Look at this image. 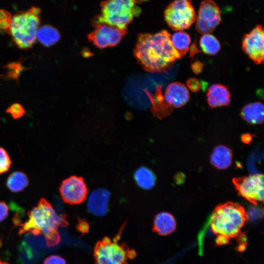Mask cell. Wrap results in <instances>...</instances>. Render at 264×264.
Wrapping results in <instances>:
<instances>
[{"mask_svg": "<svg viewBox=\"0 0 264 264\" xmlns=\"http://www.w3.org/2000/svg\"><path fill=\"white\" fill-rule=\"evenodd\" d=\"M133 54L143 68L150 72H166L180 59L172 45L170 34L166 30L139 34Z\"/></svg>", "mask_w": 264, "mask_h": 264, "instance_id": "cell-1", "label": "cell"}, {"mask_svg": "<svg viewBox=\"0 0 264 264\" xmlns=\"http://www.w3.org/2000/svg\"><path fill=\"white\" fill-rule=\"evenodd\" d=\"M27 215V220L19 225V235L26 233L34 236L43 234L48 247H54L59 243L61 238L58 228L65 227L68 224L65 215L58 214L44 198H41Z\"/></svg>", "mask_w": 264, "mask_h": 264, "instance_id": "cell-2", "label": "cell"}, {"mask_svg": "<svg viewBox=\"0 0 264 264\" xmlns=\"http://www.w3.org/2000/svg\"><path fill=\"white\" fill-rule=\"evenodd\" d=\"M248 220V214L242 206L227 202L215 208L208 224L214 234L231 239L236 237Z\"/></svg>", "mask_w": 264, "mask_h": 264, "instance_id": "cell-3", "label": "cell"}, {"mask_svg": "<svg viewBox=\"0 0 264 264\" xmlns=\"http://www.w3.org/2000/svg\"><path fill=\"white\" fill-rule=\"evenodd\" d=\"M141 0H106L101 3V12L93 19L92 25L106 24L122 30L134 18L138 16L141 9L138 5Z\"/></svg>", "mask_w": 264, "mask_h": 264, "instance_id": "cell-4", "label": "cell"}, {"mask_svg": "<svg viewBox=\"0 0 264 264\" xmlns=\"http://www.w3.org/2000/svg\"><path fill=\"white\" fill-rule=\"evenodd\" d=\"M40 13L41 9L33 6L12 17L9 34L19 48L28 49L33 45L39 27Z\"/></svg>", "mask_w": 264, "mask_h": 264, "instance_id": "cell-5", "label": "cell"}, {"mask_svg": "<svg viewBox=\"0 0 264 264\" xmlns=\"http://www.w3.org/2000/svg\"><path fill=\"white\" fill-rule=\"evenodd\" d=\"M124 225L112 239L105 237L96 242L94 248L96 264H128L129 260L135 257L133 249L125 242H119Z\"/></svg>", "mask_w": 264, "mask_h": 264, "instance_id": "cell-6", "label": "cell"}, {"mask_svg": "<svg viewBox=\"0 0 264 264\" xmlns=\"http://www.w3.org/2000/svg\"><path fill=\"white\" fill-rule=\"evenodd\" d=\"M196 18V12L191 0H175L164 11L166 22L174 30L189 28Z\"/></svg>", "mask_w": 264, "mask_h": 264, "instance_id": "cell-7", "label": "cell"}, {"mask_svg": "<svg viewBox=\"0 0 264 264\" xmlns=\"http://www.w3.org/2000/svg\"><path fill=\"white\" fill-rule=\"evenodd\" d=\"M232 181L239 196L253 204H264V174L235 177Z\"/></svg>", "mask_w": 264, "mask_h": 264, "instance_id": "cell-8", "label": "cell"}, {"mask_svg": "<svg viewBox=\"0 0 264 264\" xmlns=\"http://www.w3.org/2000/svg\"><path fill=\"white\" fill-rule=\"evenodd\" d=\"M243 52L254 63L264 64V27L257 25L242 38Z\"/></svg>", "mask_w": 264, "mask_h": 264, "instance_id": "cell-9", "label": "cell"}, {"mask_svg": "<svg viewBox=\"0 0 264 264\" xmlns=\"http://www.w3.org/2000/svg\"><path fill=\"white\" fill-rule=\"evenodd\" d=\"M94 30L88 36V40L99 48L114 46L118 44L127 33L122 30L106 24L94 25Z\"/></svg>", "mask_w": 264, "mask_h": 264, "instance_id": "cell-10", "label": "cell"}, {"mask_svg": "<svg viewBox=\"0 0 264 264\" xmlns=\"http://www.w3.org/2000/svg\"><path fill=\"white\" fill-rule=\"evenodd\" d=\"M221 22L220 10L212 0H204L200 5L196 28L200 34L212 32Z\"/></svg>", "mask_w": 264, "mask_h": 264, "instance_id": "cell-11", "label": "cell"}, {"mask_svg": "<svg viewBox=\"0 0 264 264\" xmlns=\"http://www.w3.org/2000/svg\"><path fill=\"white\" fill-rule=\"evenodd\" d=\"M59 192L66 203L71 205L78 204L85 199L88 189L82 177L72 176L63 181Z\"/></svg>", "mask_w": 264, "mask_h": 264, "instance_id": "cell-12", "label": "cell"}, {"mask_svg": "<svg viewBox=\"0 0 264 264\" xmlns=\"http://www.w3.org/2000/svg\"><path fill=\"white\" fill-rule=\"evenodd\" d=\"M164 97L173 108H179L188 102L190 94L185 85L179 82H173L167 87Z\"/></svg>", "mask_w": 264, "mask_h": 264, "instance_id": "cell-13", "label": "cell"}, {"mask_svg": "<svg viewBox=\"0 0 264 264\" xmlns=\"http://www.w3.org/2000/svg\"><path fill=\"white\" fill-rule=\"evenodd\" d=\"M109 192L105 189L98 188L93 190L89 196L87 207L88 211L97 216H103L108 210Z\"/></svg>", "mask_w": 264, "mask_h": 264, "instance_id": "cell-14", "label": "cell"}, {"mask_svg": "<svg viewBox=\"0 0 264 264\" xmlns=\"http://www.w3.org/2000/svg\"><path fill=\"white\" fill-rule=\"evenodd\" d=\"M207 102L211 108L228 106L231 101V94L228 88L220 84H214L208 88Z\"/></svg>", "mask_w": 264, "mask_h": 264, "instance_id": "cell-15", "label": "cell"}, {"mask_svg": "<svg viewBox=\"0 0 264 264\" xmlns=\"http://www.w3.org/2000/svg\"><path fill=\"white\" fill-rule=\"evenodd\" d=\"M242 118L252 125H258L264 122V104L256 101L244 105L240 112Z\"/></svg>", "mask_w": 264, "mask_h": 264, "instance_id": "cell-16", "label": "cell"}, {"mask_svg": "<svg viewBox=\"0 0 264 264\" xmlns=\"http://www.w3.org/2000/svg\"><path fill=\"white\" fill-rule=\"evenodd\" d=\"M161 90L162 86L157 85L153 95L148 93L152 104V112L154 116L159 119L169 115L173 110V107L165 100Z\"/></svg>", "mask_w": 264, "mask_h": 264, "instance_id": "cell-17", "label": "cell"}, {"mask_svg": "<svg viewBox=\"0 0 264 264\" xmlns=\"http://www.w3.org/2000/svg\"><path fill=\"white\" fill-rule=\"evenodd\" d=\"M153 224L154 231L162 236L172 233L176 228L175 219L167 212L158 214L154 219Z\"/></svg>", "mask_w": 264, "mask_h": 264, "instance_id": "cell-18", "label": "cell"}, {"mask_svg": "<svg viewBox=\"0 0 264 264\" xmlns=\"http://www.w3.org/2000/svg\"><path fill=\"white\" fill-rule=\"evenodd\" d=\"M211 163L219 170H224L229 167L232 163V151L224 145H219L215 148L211 155Z\"/></svg>", "mask_w": 264, "mask_h": 264, "instance_id": "cell-19", "label": "cell"}, {"mask_svg": "<svg viewBox=\"0 0 264 264\" xmlns=\"http://www.w3.org/2000/svg\"><path fill=\"white\" fill-rule=\"evenodd\" d=\"M60 37L58 30L49 25H44L39 27L36 35L38 41L46 46L54 45L58 42Z\"/></svg>", "mask_w": 264, "mask_h": 264, "instance_id": "cell-20", "label": "cell"}, {"mask_svg": "<svg viewBox=\"0 0 264 264\" xmlns=\"http://www.w3.org/2000/svg\"><path fill=\"white\" fill-rule=\"evenodd\" d=\"M191 42L190 36L184 31H177L171 37L172 45L180 58L188 52Z\"/></svg>", "mask_w": 264, "mask_h": 264, "instance_id": "cell-21", "label": "cell"}, {"mask_svg": "<svg viewBox=\"0 0 264 264\" xmlns=\"http://www.w3.org/2000/svg\"><path fill=\"white\" fill-rule=\"evenodd\" d=\"M134 178L137 184L141 188L151 189L155 182V176L153 172L145 167L139 168L135 172Z\"/></svg>", "mask_w": 264, "mask_h": 264, "instance_id": "cell-22", "label": "cell"}, {"mask_svg": "<svg viewBox=\"0 0 264 264\" xmlns=\"http://www.w3.org/2000/svg\"><path fill=\"white\" fill-rule=\"evenodd\" d=\"M28 183L29 180L27 176L20 171L12 173L6 181L8 188L14 193L23 190L28 186Z\"/></svg>", "mask_w": 264, "mask_h": 264, "instance_id": "cell-23", "label": "cell"}, {"mask_svg": "<svg viewBox=\"0 0 264 264\" xmlns=\"http://www.w3.org/2000/svg\"><path fill=\"white\" fill-rule=\"evenodd\" d=\"M199 46L201 50L206 54L215 55L220 49V44L214 35L207 33L203 34L199 40Z\"/></svg>", "mask_w": 264, "mask_h": 264, "instance_id": "cell-24", "label": "cell"}, {"mask_svg": "<svg viewBox=\"0 0 264 264\" xmlns=\"http://www.w3.org/2000/svg\"><path fill=\"white\" fill-rule=\"evenodd\" d=\"M12 19L10 13L6 10L0 9V29L9 33Z\"/></svg>", "mask_w": 264, "mask_h": 264, "instance_id": "cell-25", "label": "cell"}, {"mask_svg": "<svg viewBox=\"0 0 264 264\" xmlns=\"http://www.w3.org/2000/svg\"><path fill=\"white\" fill-rule=\"evenodd\" d=\"M11 161L6 151L0 147V174L8 171L11 166Z\"/></svg>", "mask_w": 264, "mask_h": 264, "instance_id": "cell-26", "label": "cell"}, {"mask_svg": "<svg viewBox=\"0 0 264 264\" xmlns=\"http://www.w3.org/2000/svg\"><path fill=\"white\" fill-rule=\"evenodd\" d=\"M6 112L9 113L15 119H18L22 117L25 113L23 107L20 104L15 103L11 105L6 110Z\"/></svg>", "mask_w": 264, "mask_h": 264, "instance_id": "cell-27", "label": "cell"}, {"mask_svg": "<svg viewBox=\"0 0 264 264\" xmlns=\"http://www.w3.org/2000/svg\"><path fill=\"white\" fill-rule=\"evenodd\" d=\"M186 85L189 89L193 92H198L201 87L199 81L195 78H191L186 81Z\"/></svg>", "mask_w": 264, "mask_h": 264, "instance_id": "cell-28", "label": "cell"}, {"mask_svg": "<svg viewBox=\"0 0 264 264\" xmlns=\"http://www.w3.org/2000/svg\"><path fill=\"white\" fill-rule=\"evenodd\" d=\"M43 264H66L65 260L60 256L52 255L47 257Z\"/></svg>", "mask_w": 264, "mask_h": 264, "instance_id": "cell-29", "label": "cell"}, {"mask_svg": "<svg viewBox=\"0 0 264 264\" xmlns=\"http://www.w3.org/2000/svg\"><path fill=\"white\" fill-rule=\"evenodd\" d=\"M9 207L4 201H0V222L4 220L8 215Z\"/></svg>", "mask_w": 264, "mask_h": 264, "instance_id": "cell-30", "label": "cell"}, {"mask_svg": "<svg viewBox=\"0 0 264 264\" xmlns=\"http://www.w3.org/2000/svg\"><path fill=\"white\" fill-rule=\"evenodd\" d=\"M204 66L203 63L196 60L192 63L191 68L193 72L196 74H198L202 71Z\"/></svg>", "mask_w": 264, "mask_h": 264, "instance_id": "cell-31", "label": "cell"}, {"mask_svg": "<svg viewBox=\"0 0 264 264\" xmlns=\"http://www.w3.org/2000/svg\"><path fill=\"white\" fill-rule=\"evenodd\" d=\"M78 230L81 233L84 234L88 232L89 224L85 220L79 219L77 225Z\"/></svg>", "mask_w": 264, "mask_h": 264, "instance_id": "cell-32", "label": "cell"}, {"mask_svg": "<svg viewBox=\"0 0 264 264\" xmlns=\"http://www.w3.org/2000/svg\"><path fill=\"white\" fill-rule=\"evenodd\" d=\"M230 239L224 235H218L216 239V243L218 245H225L229 243Z\"/></svg>", "mask_w": 264, "mask_h": 264, "instance_id": "cell-33", "label": "cell"}, {"mask_svg": "<svg viewBox=\"0 0 264 264\" xmlns=\"http://www.w3.org/2000/svg\"><path fill=\"white\" fill-rule=\"evenodd\" d=\"M236 240L239 244H247V237L245 232L241 231L236 236Z\"/></svg>", "mask_w": 264, "mask_h": 264, "instance_id": "cell-34", "label": "cell"}, {"mask_svg": "<svg viewBox=\"0 0 264 264\" xmlns=\"http://www.w3.org/2000/svg\"><path fill=\"white\" fill-rule=\"evenodd\" d=\"M200 52V50L198 49L197 45L196 40H195L194 42L191 44L190 48V52L189 56L192 59L193 58L194 56L197 53Z\"/></svg>", "mask_w": 264, "mask_h": 264, "instance_id": "cell-35", "label": "cell"}, {"mask_svg": "<svg viewBox=\"0 0 264 264\" xmlns=\"http://www.w3.org/2000/svg\"><path fill=\"white\" fill-rule=\"evenodd\" d=\"M247 245V244H240L237 246L236 249L239 252H242L246 250Z\"/></svg>", "mask_w": 264, "mask_h": 264, "instance_id": "cell-36", "label": "cell"}, {"mask_svg": "<svg viewBox=\"0 0 264 264\" xmlns=\"http://www.w3.org/2000/svg\"><path fill=\"white\" fill-rule=\"evenodd\" d=\"M0 264H10L7 262L2 261L0 258Z\"/></svg>", "mask_w": 264, "mask_h": 264, "instance_id": "cell-37", "label": "cell"}, {"mask_svg": "<svg viewBox=\"0 0 264 264\" xmlns=\"http://www.w3.org/2000/svg\"><path fill=\"white\" fill-rule=\"evenodd\" d=\"M262 234L264 235V232H262Z\"/></svg>", "mask_w": 264, "mask_h": 264, "instance_id": "cell-38", "label": "cell"}]
</instances>
